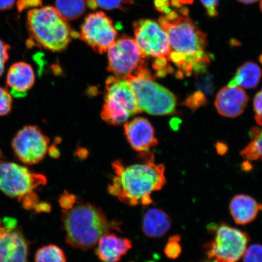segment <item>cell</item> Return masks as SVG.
<instances>
[{"label":"cell","mask_w":262,"mask_h":262,"mask_svg":"<svg viewBox=\"0 0 262 262\" xmlns=\"http://www.w3.org/2000/svg\"><path fill=\"white\" fill-rule=\"evenodd\" d=\"M159 22L168 35L171 47L169 61L178 69V77L205 71L211 61L206 51L207 35L186 15L173 11L160 17Z\"/></svg>","instance_id":"6da1fadb"},{"label":"cell","mask_w":262,"mask_h":262,"mask_svg":"<svg viewBox=\"0 0 262 262\" xmlns=\"http://www.w3.org/2000/svg\"><path fill=\"white\" fill-rule=\"evenodd\" d=\"M142 162L133 165H125L119 161L113 163L114 176L108 191L126 205L152 204V193L166 184L165 166L155 163L151 153L142 152Z\"/></svg>","instance_id":"7a4b0ae2"},{"label":"cell","mask_w":262,"mask_h":262,"mask_svg":"<svg viewBox=\"0 0 262 262\" xmlns=\"http://www.w3.org/2000/svg\"><path fill=\"white\" fill-rule=\"evenodd\" d=\"M62 220L67 243L82 250L94 247L103 235L119 228L117 222L110 221L101 209L90 204L63 210Z\"/></svg>","instance_id":"3957f363"},{"label":"cell","mask_w":262,"mask_h":262,"mask_svg":"<svg viewBox=\"0 0 262 262\" xmlns=\"http://www.w3.org/2000/svg\"><path fill=\"white\" fill-rule=\"evenodd\" d=\"M27 26L32 40L48 50L63 51L71 40L73 31L67 19L52 6L29 11Z\"/></svg>","instance_id":"277c9868"},{"label":"cell","mask_w":262,"mask_h":262,"mask_svg":"<svg viewBox=\"0 0 262 262\" xmlns=\"http://www.w3.org/2000/svg\"><path fill=\"white\" fill-rule=\"evenodd\" d=\"M134 92L141 112L164 116L174 112L176 98L171 91L156 83L145 66L125 78Z\"/></svg>","instance_id":"5b68a950"},{"label":"cell","mask_w":262,"mask_h":262,"mask_svg":"<svg viewBox=\"0 0 262 262\" xmlns=\"http://www.w3.org/2000/svg\"><path fill=\"white\" fill-rule=\"evenodd\" d=\"M141 112L135 94L125 78L110 77L106 81L105 101L101 117L108 123L118 125Z\"/></svg>","instance_id":"8992f818"},{"label":"cell","mask_w":262,"mask_h":262,"mask_svg":"<svg viewBox=\"0 0 262 262\" xmlns=\"http://www.w3.org/2000/svg\"><path fill=\"white\" fill-rule=\"evenodd\" d=\"M41 173L32 172L25 166L8 161L0 150V190L10 198L22 202L35 193V190L47 184Z\"/></svg>","instance_id":"52a82bcc"},{"label":"cell","mask_w":262,"mask_h":262,"mask_svg":"<svg viewBox=\"0 0 262 262\" xmlns=\"http://www.w3.org/2000/svg\"><path fill=\"white\" fill-rule=\"evenodd\" d=\"M214 240L205 245L209 259L237 262L243 257L250 238L247 232L222 224L215 228Z\"/></svg>","instance_id":"ba28073f"},{"label":"cell","mask_w":262,"mask_h":262,"mask_svg":"<svg viewBox=\"0 0 262 262\" xmlns=\"http://www.w3.org/2000/svg\"><path fill=\"white\" fill-rule=\"evenodd\" d=\"M108 71L125 78L143 67L146 57L134 39L123 35L108 49Z\"/></svg>","instance_id":"9c48e42d"},{"label":"cell","mask_w":262,"mask_h":262,"mask_svg":"<svg viewBox=\"0 0 262 262\" xmlns=\"http://www.w3.org/2000/svg\"><path fill=\"white\" fill-rule=\"evenodd\" d=\"M134 28L135 40L146 58H166L169 61V39L158 23L149 19H139L134 23Z\"/></svg>","instance_id":"30bf717a"},{"label":"cell","mask_w":262,"mask_h":262,"mask_svg":"<svg viewBox=\"0 0 262 262\" xmlns=\"http://www.w3.org/2000/svg\"><path fill=\"white\" fill-rule=\"evenodd\" d=\"M49 140L38 127L26 126L12 141L15 156L25 165H35L43 160L49 150Z\"/></svg>","instance_id":"8fae6325"},{"label":"cell","mask_w":262,"mask_h":262,"mask_svg":"<svg viewBox=\"0 0 262 262\" xmlns=\"http://www.w3.org/2000/svg\"><path fill=\"white\" fill-rule=\"evenodd\" d=\"M80 37L95 51L103 54L116 41L117 32L105 13L98 11L84 19Z\"/></svg>","instance_id":"7c38bea8"},{"label":"cell","mask_w":262,"mask_h":262,"mask_svg":"<svg viewBox=\"0 0 262 262\" xmlns=\"http://www.w3.org/2000/svg\"><path fill=\"white\" fill-rule=\"evenodd\" d=\"M29 252V242L15 219H3L0 225V262H28Z\"/></svg>","instance_id":"4fadbf2b"},{"label":"cell","mask_w":262,"mask_h":262,"mask_svg":"<svg viewBox=\"0 0 262 262\" xmlns=\"http://www.w3.org/2000/svg\"><path fill=\"white\" fill-rule=\"evenodd\" d=\"M127 141L134 150L148 151L158 144L152 124L144 118H136L124 125Z\"/></svg>","instance_id":"5bb4252c"},{"label":"cell","mask_w":262,"mask_h":262,"mask_svg":"<svg viewBox=\"0 0 262 262\" xmlns=\"http://www.w3.org/2000/svg\"><path fill=\"white\" fill-rule=\"evenodd\" d=\"M248 95L238 86H227L219 92L215 106L222 116L234 118L240 116L247 106Z\"/></svg>","instance_id":"9a60e30c"},{"label":"cell","mask_w":262,"mask_h":262,"mask_svg":"<svg viewBox=\"0 0 262 262\" xmlns=\"http://www.w3.org/2000/svg\"><path fill=\"white\" fill-rule=\"evenodd\" d=\"M34 70L25 62L13 64L8 72L6 84L11 89V94L15 97H24L35 83Z\"/></svg>","instance_id":"2e32d148"},{"label":"cell","mask_w":262,"mask_h":262,"mask_svg":"<svg viewBox=\"0 0 262 262\" xmlns=\"http://www.w3.org/2000/svg\"><path fill=\"white\" fill-rule=\"evenodd\" d=\"M96 245V253L101 261L119 262L132 247V242L129 239L107 233L99 239Z\"/></svg>","instance_id":"e0dca14e"},{"label":"cell","mask_w":262,"mask_h":262,"mask_svg":"<svg viewBox=\"0 0 262 262\" xmlns=\"http://www.w3.org/2000/svg\"><path fill=\"white\" fill-rule=\"evenodd\" d=\"M229 208L235 224L245 225L257 218L262 211V204L250 195L239 194L232 198Z\"/></svg>","instance_id":"ac0fdd59"},{"label":"cell","mask_w":262,"mask_h":262,"mask_svg":"<svg viewBox=\"0 0 262 262\" xmlns=\"http://www.w3.org/2000/svg\"><path fill=\"white\" fill-rule=\"evenodd\" d=\"M171 224V218L162 209L150 208L143 215L142 231L147 237L160 238L169 230Z\"/></svg>","instance_id":"d6986e66"},{"label":"cell","mask_w":262,"mask_h":262,"mask_svg":"<svg viewBox=\"0 0 262 262\" xmlns=\"http://www.w3.org/2000/svg\"><path fill=\"white\" fill-rule=\"evenodd\" d=\"M261 75L262 71L259 66L254 62H246L238 68L228 86L253 89L258 86Z\"/></svg>","instance_id":"ffe728a7"},{"label":"cell","mask_w":262,"mask_h":262,"mask_svg":"<svg viewBox=\"0 0 262 262\" xmlns=\"http://www.w3.org/2000/svg\"><path fill=\"white\" fill-rule=\"evenodd\" d=\"M58 12L67 20H75L86 11V0H56Z\"/></svg>","instance_id":"44dd1931"},{"label":"cell","mask_w":262,"mask_h":262,"mask_svg":"<svg viewBox=\"0 0 262 262\" xmlns=\"http://www.w3.org/2000/svg\"><path fill=\"white\" fill-rule=\"evenodd\" d=\"M251 142L242 150L241 155L249 161L262 160V129L254 127L251 131Z\"/></svg>","instance_id":"7402d4cb"},{"label":"cell","mask_w":262,"mask_h":262,"mask_svg":"<svg viewBox=\"0 0 262 262\" xmlns=\"http://www.w3.org/2000/svg\"><path fill=\"white\" fill-rule=\"evenodd\" d=\"M35 262H67L63 250L56 245H48L38 249L35 255Z\"/></svg>","instance_id":"603a6c76"},{"label":"cell","mask_w":262,"mask_h":262,"mask_svg":"<svg viewBox=\"0 0 262 262\" xmlns=\"http://www.w3.org/2000/svg\"><path fill=\"white\" fill-rule=\"evenodd\" d=\"M180 237L178 235H173L169 238L165 248L167 257L171 259H176L182 253V247L180 244Z\"/></svg>","instance_id":"cb8c5ba5"},{"label":"cell","mask_w":262,"mask_h":262,"mask_svg":"<svg viewBox=\"0 0 262 262\" xmlns=\"http://www.w3.org/2000/svg\"><path fill=\"white\" fill-rule=\"evenodd\" d=\"M243 262H262V245L254 244L246 249Z\"/></svg>","instance_id":"d4e9b609"},{"label":"cell","mask_w":262,"mask_h":262,"mask_svg":"<svg viewBox=\"0 0 262 262\" xmlns=\"http://www.w3.org/2000/svg\"><path fill=\"white\" fill-rule=\"evenodd\" d=\"M98 6L104 9H126L127 6L133 5V0H96Z\"/></svg>","instance_id":"484cf974"},{"label":"cell","mask_w":262,"mask_h":262,"mask_svg":"<svg viewBox=\"0 0 262 262\" xmlns=\"http://www.w3.org/2000/svg\"><path fill=\"white\" fill-rule=\"evenodd\" d=\"M12 98L11 93L0 87V116L8 114L12 110Z\"/></svg>","instance_id":"4316f807"},{"label":"cell","mask_w":262,"mask_h":262,"mask_svg":"<svg viewBox=\"0 0 262 262\" xmlns=\"http://www.w3.org/2000/svg\"><path fill=\"white\" fill-rule=\"evenodd\" d=\"M255 119L258 125L262 126V90L255 95L254 99Z\"/></svg>","instance_id":"83f0119b"},{"label":"cell","mask_w":262,"mask_h":262,"mask_svg":"<svg viewBox=\"0 0 262 262\" xmlns=\"http://www.w3.org/2000/svg\"><path fill=\"white\" fill-rule=\"evenodd\" d=\"M9 45L0 40V77L4 73L5 64L9 58Z\"/></svg>","instance_id":"f1b7e54d"},{"label":"cell","mask_w":262,"mask_h":262,"mask_svg":"<svg viewBox=\"0 0 262 262\" xmlns=\"http://www.w3.org/2000/svg\"><path fill=\"white\" fill-rule=\"evenodd\" d=\"M59 203H60L61 207L64 210H69V209L73 208L75 203H76V198H75L74 195L69 194V193L66 192L60 196V199H59Z\"/></svg>","instance_id":"f546056e"},{"label":"cell","mask_w":262,"mask_h":262,"mask_svg":"<svg viewBox=\"0 0 262 262\" xmlns=\"http://www.w3.org/2000/svg\"><path fill=\"white\" fill-rule=\"evenodd\" d=\"M42 4V0H18L16 7L18 11L21 12L28 8L39 7Z\"/></svg>","instance_id":"4dcf8cb0"},{"label":"cell","mask_w":262,"mask_h":262,"mask_svg":"<svg viewBox=\"0 0 262 262\" xmlns=\"http://www.w3.org/2000/svg\"><path fill=\"white\" fill-rule=\"evenodd\" d=\"M201 1L209 16H215L218 15L217 8L219 0H201Z\"/></svg>","instance_id":"1f68e13d"},{"label":"cell","mask_w":262,"mask_h":262,"mask_svg":"<svg viewBox=\"0 0 262 262\" xmlns=\"http://www.w3.org/2000/svg\"><path fill=\"white\" fill-rule=\"evenodd\" d=\"M15 0H0V11L11 9L15 5Z\"/></svg>","instance_id":"d6a6232c"},{"label":"cell","mask_w":262,"mask_h":262,"mask_svg":"<svg viewBox=\"0 0 262 262\" xmlns=\"http://www.w3.org/2000/svg\"><path fill=\"white\" fill-rule=\"evenodd\" d=\"M194 0H169L170 6L172 5L175 8H180L183 5L192 4Z\"/></svg>","instance_id":"836d02e7"},{"label":"cell","mask_w":262,"mask_h":262,"mask_svg":"<svg viewBox=\"0 0 262 262\" xmlns=\"http://www.w3.org/2000/svg\"><path fill=\"white\" fill-rule=\"evenodd\" d=\"M34 209L37 212H48L51 210V206L47 203L39 202Z\"/></svg>","instance_id":"e575fe53"},{"label":"cell","mask_w":262,"mask_h":262,"mask_svg":"<svg viewBox=\"0 0 262 262\" xmlns=\"http://www.w3.org/2000/svg\"><path fill=\"white\" fill-rule=\"evenodd\" d=\"M88 7L92 10H96L98 7L97 3L96 0H86Z\"/></svg>","instance_id":"d590c367"},{"label":"cell","mask_w":262,"mask_h":262,"mask_svg":"<svg viewBox=\"0 0 262 262\" xmlns=\"http://www.w3.org/2000/svg\"><path fill=\"white\" fill-rule=\"evenodd\" d=\"M239 2L244 3V4H252L258 1V0H237Z\"/></svg>","instance_id":"8d00e7d4"},{"label":"cell","mask_w":262,"mask_h":262,"mask_svg":"<svg viewBox=\"0 0 262 262\" xmlns=\"http://www.w3.org/2000/svg\"><path fill=\"white\" fill-rule=\"evenodd\" d=\"M204 262H217V261H216L215 260H213V259H209V258H208V260H205Z\"/></svg>","instance_id":"74e56055"},{"label":"cell","mask_w":262,"mask_h":262,"mask_svg":"<svg viewBox=\"0 0 262 262\" xmlns=\"http://www.w3.org/2000/svg\"><path fill=\"white\" fill-rule=\"evenodd\" d=\"M260 9H261V12H262V0H261V1H260Z\"/></svg>","instance_id":"f35d334b"},{"label":"cell","mask_w":262,"mask_h":262,"mask_svg":"<svg viewBox=\"0 0 262 262\" xmlns=\"http://www.w3.org/2000/svg\"><path fill=\"white\" fill-rule=\"evenodd\" d=\"M147 262H155V261H147Z\"/></svg>","instance_id":"ab89813d"}]
</instances>
